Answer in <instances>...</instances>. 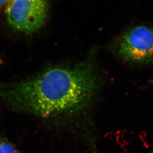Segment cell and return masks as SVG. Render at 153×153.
I'll list each match as a JSON object with an SVG mask.
<instances>
[{
	"mask_svg": "<svg viewBox=\"0 0 153 153\" xmlns=\"http://www.w3.org/2000/svg\"><path fill=\"white\" fill-rule=\"evenodd\" d=\"M93 56L57 66L23 81L0 85V102L13 111L40 117L74 114L91 105L101 85Z\"/></svg>",
	"mask_w": 153,
	"mask_h": 153,
	"instance_id": "obj_1",
	"label": "cell"
},
{
	"mask_svg": "<svg viewBox=\"0 0 153 153\" xmlns=\"http://www.w3.org/2000/svg\"><path fill=\"white\" fill-rule=\"evenodd\" d=\"M6 5L7 24L20 33L28 35L36 33L47 19L48 0H10Z\"/></svg>",
	"mask_w": 153,
	"mask_h": 153,
	"instance_id": "obj_2",
	"label": "cell"
},
{
	"mask_svg": "<svg viewBox=\"0 0 153 153\" xmlns=\"http://www.w3.org/2000/svg\"><path fill=\"white\" fill-rule=\"evenodd\" d=\"M121 59L137 64L153 62V28L138 25L125 31L113 44Z\"/></svg>",
	"mask_w": 153,
	"mask_h": 153,
	"instance_id": "obj_3",
	"label": "cell"
},
{
	"mask_svg": "<svg viewBox=\"0 0 153 153\" xmlns=\"http://www.w3.org/2000/svg\"><path fill=\"white\" fill-rule=\"evenodd\" d=\"M0 153H20L11 143L5 140H0Z\"/></svg>",
	"mask_w": 153,
	"mask_h": 153,
	"instance_id": "obj_4",
	"label": "cell"
},
{
	"mask_svg": "<svg viewBox=\"0 0 153 153\" xmlns=\"http://www.w3.org/2000/svg\"><path fill=\"white\" fill-rule=\"evenodd\" d=\"M10 0H0V8L6 5Z\"/></svg>",
	"mask_w": 153,
	"mask_h": 153,
	"instance_id": "obj_5",
	"label": "cell"
}]
</instances>
